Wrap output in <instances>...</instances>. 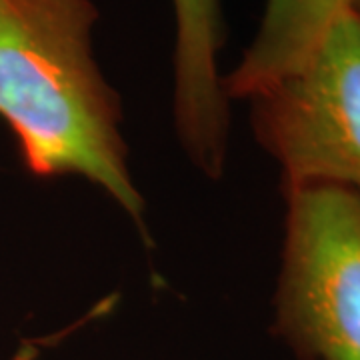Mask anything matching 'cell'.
<instances>
[{
  "label": "cell",
  "mask_w": 360,
  "mask_h": 360,
  "mask_svg": "<svg viewBox=\"0 0 360 360\" xmlns=\"http://www.w3.org/2000/svg\"><path fill=\"white\" fill-rule=\"evenodd\" d=\"M92 0H0V116L40 179L84 176L136 222L118 94L92 54Z\"/></svg>",
  "instance_id": "cell-1"
},
{
  "label": "cell",
  "mask_w": 360,
  "mask_h": 360,
  "mask_svg": "<svg viewBox=\"0 0 360 360\" xmlns=\"http://www.w3.org/2000/svg\"><path fill=\"white\" fill-rule=\"evenodd\" d=\"M284 196L274 330L300 360H360V194L309 184Z\"/></svg>",
  "instance_id": "cell-2"
},
{
  "label": "cell",
  "mask_w": 360,
  "mask_h": 360,
  "mask_svg": "<svg viewBox=\"0 0 360 360\" xmlns=\"http://www.w3.org/2000/svg\"><path fill=\"white\" fill-rule=\"evenodd\" d=\"M250 101L258 142L283 168V191L336 184L360 194L359 14H345L304 65Z\"/></svg>",
  "instance_id": "cell-3"
},
{
  "label": "cell",
  "mask_w": 360,
  "mask_h": 360,
  "mask_svg": "<svg viewBox=\"0 0 360 360\" xmlns=\"http://www.w3.org/2000/svg\"><path fill=\"white\" fill-rule=\"evenodd\" d=\"M176 18L174 118L184 150L219 179L229 144V98L219 75V0H172Z\"/></svg>",
  "instance_id": "cell-4"
},
{
  "label": "cell",
  "mask_w": 360,
  "mask_h": 360,
  "mask_svg": "<svg viewBox=\"0 0 360 360\" xmlns=\"http://www.w3.org/2000/svg\"><path fill=\"white\" fill-rule=\"evenodd\" d=\"M356 4L359 0H266L252 44L238 66L222 78L224 96L252 98L290 77Z\"/></svg>",
  "instance_id": "cell-5"
},
{
  "label": "cell",
  "mask_w": 360,
  "mask_h": 360,
  "mask_svg": "<svg viewBox=\"0 0 360 360\" xmlns=\"http://www.w3.org/2000/svg\"><path fill=\"white\" fill-rule=\"evenodd\" d=\"M354 13L359 14V18H360V0H359V4H356V8H354Z\"/></svg>",
  "instance_id": "cell-6"
}]
</instances>
